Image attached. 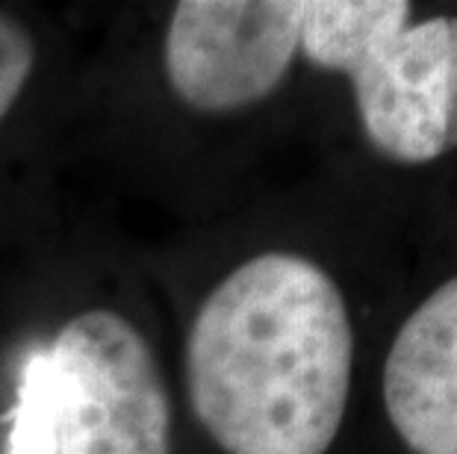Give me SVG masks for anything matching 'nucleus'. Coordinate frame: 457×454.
<instances>
[{
    "label": "nucleus",
    "mask_w": 457,
    "mask_h": 454,
    "mask_svg": "<svg viewBox=\"0 0 457 454\" xmlns=\"http://www.w3.org/2000/svg\"><path fill=\"white\" fill-rule=\"evenodd\" d=\"M354 334L325 268L266 251L204 298L187 340V390L225 454H325L352 390Z\"/></svg>",
    "instance_id": "1"
},
{
    "label": "nucleus",
    "mask_w": 457,
    "mask_h": 454,
    "mask_svg": "<svg viewBox=\"0 0 457 454\" xmlns=\"http://www.w3.org/2000/svg\"><path fill=\"white\" fill-rule=\"evenodd\" d=\"M407 0H307L298 47L352 77L369 142L404 166L457 148V15L411 27Z\"/></svg>",
    "instance_id": "2"
},
{
    "label": "nucleus",
    "mask_w": 457,
    "mask_h": 454,
    "mask_svg": "<svg viewBox=\"0 0 457 454\" xmlns=\"http://www.w3.org/2000/svg\"><path fill=\"white\" fill-rule=\"evenodd\" d=\"M56 454H169L171 410L157 357L112 310L80 313L47 349Z\"/></svg>",
    "instance_id": "3"
},
{
    "label": "nucleus",
    "mask_w": 457,
    "mask_h": 454,
    "mask_svg": "<svg viewBox=\"0 0 457 454\" xmlns=\"http://www.w3.org/2000/svg\"><path fill=\"white\" fill-rule=\"evenodd\" d=\"M304 0H183L165 30V77L201 112H230L280 86L301 42Z\"/></svg>",
    "instance_id": "4"
},
{
    "label": "nucleus",
    "mask_w": 457,
    "mask_h": 454,
    "mask_svg": "<svg viewBox=\"0 0 457 454\" xmlns=\"http://www.w3.org/2000/svg\"><path fill=\"white\" fill-rule=\"evenodd\" d=\"M384 404L413 454H457V277L434 289L395 334Z\"/></svg>",
    "instance_id": "5"
},
{
    "label": "nucleus",
    "mask_w": 457,
    "mask_h": 454,
    "mask_svg": "<svg viewBox=\"0 0 457 454\" xmlns=\"http://www.w3.org/2000/svg\"><path fill=\"white\" fill-rule=\"evenodd\" d=\"M6 454H56V386L45 349L24 363Z\"/></svg>",
    "instance_id": "6"
},
{
    "label": "nucleus",
    "mask_w": 457,
    "mask_h": 454,
    "mask_svg": "<svg viewBox=\"0 0 457 454\" xmlns=\"http://www.w3.org/2000/svg\"><path fill=\"white\" fill-rule=\"evenodd\" d=\"M36 47L30 33L9 15L0 12V121L9 106L21 95L27 77L33 71Z\"/></svg>",
    "instance_id": "7"
}]
</instances>
